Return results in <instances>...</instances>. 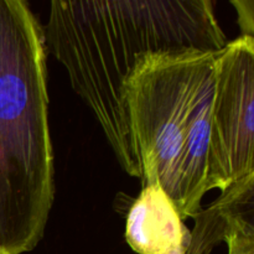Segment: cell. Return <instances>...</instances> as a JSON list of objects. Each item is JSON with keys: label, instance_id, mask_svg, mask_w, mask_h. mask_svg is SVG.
<instances>
[{"label": "cell", "instance_id": "cell-1", "mask_svg": "<svg viewBox=\"0 0 254 254\" xmlns=\"http://www.w3.org/2000/svg\"><path fill=\"white\" fill-rule=\"evenodd\" d=\"M45 44L64 67L121 168L141 179L123 87L145 55L218 52L227 36L211 0H54Z\"/></svg>", "mask_w": 254, "mask_h": 254}, {"label": "cell", "instance_id": "cell-2", "mask_svg": "<svg viewBox=\"0 0 254 254\" xmlns=\"http://www.w3.org/2000/svg\"><path fill=\"white\" fill-rule=\"evenodd\" d=\"M46 44L24 0H0V254L31 252L55 198Z\"/></svg>", "mask_w": 254, "mask_h": 254}, {"label": "cell", "instance_id": "cell-3", "mask_svg": "<svg viewBox=\"0 0 254 254\" xmlns=\"http://www.w3.org/2000/svg\"><path fill=\"white\" fill-rule=\"evenodd\" d=\"M216 55L197 50L145 55L123 87L141 186L159 183L176 208L186 136L215 78Z\"/></svg>", "mask_w": 254, "mask_h": 254}, {"label": "cell", "instance_id": "cell-4", "mask_svg": "<svg viewBox=\"0 0 254 254\" xmlns=\"http://www.w3.org/2000/svg\"><path fill=\"white\" fill-rule=\"evenodd\" d=\"M208 192L254 174V37L241 35L216 55Z\"/></svg>", "mask_w": 254, "mask_h": 254}, {"label": "cell", "instance_id": "cell-5", "mask_svg": "<svg viewBox=\"0 0 254 254\" xmlns=\"http://www.w3.org/2000/svg\"><path fill=\"white\" fill-rule=\"evenodd\" d=\"M126 241L138 254H185L191 231L160 184L144 186L127 215Z\"/></svg>", "mask_w": 254, "mask_h": 254}, {"label": "cell", "instance_id": "cell-6", "mask_svg": "<svg viewBox=\"0 0 254 254\" xmlns=\"http://www.w3.org/2000/svg\"><path fill=\"white\" fill-rule=\"evenodd\" d=\"M253 192L254 174L231 185L210 205L201 208L193 217L195 226L185 254H211L226 242L236 218L252 211Z\"/></svg>", "mask_w": 254, "mask_h": 254}, {"label": "cell", "instance_id": "cell-7", "mask_svg": "<svg viewBox=\"0 0 254 254\" xmlns=\"http://www.w3.org/2000/svg\"><path fill=\"white\" fill-rule=\"evenodd\" d=\"M226 243L228 254H254V226L247 215L236 218Z\"/></svg>", "mask_w": 254, "mask_h": 254}, {"label": "cell", "instance_id": "cell-8", "mask_svg": "<svg viewBox=\"0 0 254 254\" xmlns=\"http://www.w3.org/2000/svg\"><path fill=\"white\" fill-rule=\"evenodd\" d=\"M233 6L237 9L238 11V21H240V26L242 29V35H247V36H253L254 30V2L252 0L248 1H231Z\"/></svg>", "mask_w": 254, "mask_h": 254}]
</instances>
